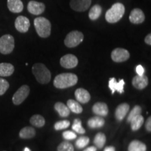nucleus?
Masks as SVG:
<instances>
[{
    "label": "nucleus",
    "mask_w": 151,
    "mask_h": 151,
    "mask_svg": "<svg viewBox=\"0 0 151 151\" xmlns=\"http://www.w3.org/2000/svg\"><path fill=\"white\" fill-rule=\"evenodd\" d=\"M78 82L77 76L72 73H62L55 78L53 85L58 89H65L75 86Z\"/></svg>",
    "instance_id": "1"
},
{
    "label": "nucleus",
    "mask_w": 151,
    "mask_h": 151,
    "mask_svg": "<svg viewBox=\"0 0 151 151\" xmlns=\"http://www.w3.org/2000/svg\"><path fill=\"white\" fill-rule=\"evenodd\" d=\"M125 8L122 3L114 4L105 14V19L109 23H116L123 17Z\"/></svg>",
    "instance_id": "2"
},
{
    "label": "nucleus",
    "mask_w": 151,
    "mask_h": 151,
    "mask_svg": "<svg viewBox=\"0 0 151 151\" xmlns=\"http://www.w3.org/2000/svg\"><path fill=\"white\" fill-rule=\"evenodd\" d=\"M32 73L39 83L47 84L51 79L49 69L42 63H36L32 67Z\"/></svg>",
    "instance_id": "3"
},
{
    "label": "nucleus",
    "mask_w": 151,
    "mask_h": 151,
    "mask_svg": "<svg viewBox=\"0 0 151 151\" xmlns=\"http://www.w3.org/2000/svg\"><path fill=\"white\" fill-rule=\"evenodd\" d=\"M34 24L38 35L41 38H47L51 33V23L44 17H38L35 19Z\"/></svg>",
    "instance_id": "4"
},
{
    "label": "nucleus",
    "mask_w": 151,
    "mask_h": 151,
    "mask_svg": "<svg viewBox=\"0 0 151 151\" xmlns=\"http://www.w3.org/2000/svg\"><path fill=\"white\" fill-rule=\"evenodd\" d=\"M15 47L14 38L11 35H5L0 37V52L4 55L10 54Z\"/></svg>",
    "instance_id": "5"
},
{
    "label": "nucleus",
    "mask_w": 151,
    "mask_h": 151,
    "mask_svg": "<svg viewBox=\"0 0 151 151\" xmlns=\"http://www.w3.org/2000/svg\"><path fill=\"white\" fill-rule=\"evenodd\" d=\"M83 34L81 32L77 31V30H75V31H72L68 34L64 41V43L68 48H74V47L78 46L83 41Z\"/></svg>",
    "instance_id": "6"
},
{
    "label": "nucleus",
    "mask_w": 151,
    "mask_h": 151,
    "mask_svg": "<svg viewBox=\"0 0 151 151\" xmlns=\"http://www.w3.org/2000/svg\"><path fill=\"white\" fill-rule=\"evenodd\" d=\"M30 92L29 87L27 85H23L15 92L12 97L13 103L15 105H20L27 99Z\"/></svg>",
    "instance_id": "7"
},
{
    "label": "nucleus",
    "mask_w": 151,
    "mask_h": 151,
    "mask_svg": "<svg viewBox=\"0 0 151 151\" xmlns=\"http://www.w3.org/2000/svg\"><path fill=\"white\" fill-rule=\"evenodd\" d=\"M130 57L129 51L126 49L117 48L111 52V59L115 62H123L127 61Z\"/></svg>",
    "instance_id": "8"
},
{
    "label": "nucleus",
    "mask_w": 151,
    "mask_h": 151,
    "mask_svg": "<svg viewBox=\"0 0 151 151\" xmlns=\"http://www.w3.org/2000/svg\"><path fill=\"white\" fill-rule=\"evenodd\" d=\"M92 0H71L69 2L70 7L77 12H84L89 9Z\"/></svg>",
    "instance_id": "9"
},
{
    "label": "nucleus",
    "mask_w": 151,
    "mask_h": 151,
    "mask_svg": "<svg viewBox=\"0 0 151 151\" xmlns=\"http://www.w3.org/2000/svg\"><path fill=\"white\" fill-rule=\"evenodd\" d=\"M78 58L72 54L65 55L60 59V65L66 69H73L78 65Z\"/></svg>",
    "instance_id": "10"
},
{
    "label": "nucleus",
    "mask_w": 151,
    "mask_h": 151,
    "mask_svg": "<svg viewBox=\"0 0 151 151\" xmlns=\"http://www.w3.org/2000/svg\"><path fill=\"white\" fill-rule=\"evenodd\" d=\"M30 27L29 20L27 17L20 16L16 19L15 27L20 33H26Z\"/></svg>",
    "instance_id": "11"
},
{
    "label": "nucleus",
    "mask_w": 151,
    "mask_h": 151,
    "mask_svg": "<svg viewBox=\"0 0 151 151\" xmlns=\"http://www.w3.org/2000/svg\"><path fill=\"white\" fill-rule=\"evenodd\" d=\"M46 9V6L42 2H39L37 1H30L27 4V10L30 14L39 16L44 12Z\"/></svg>",
    "instance_id": "12"
},
{
    "label": "nucleus",
    "mask_w": 151,
    "mask_h": 151,
    "mask_svg": "<svg viewBox=\"0 0 151 151\" xmlns=\"http://www.w3.org/2000/svg\"><path fill=\"white\" fill-rule=\"evenodd\" d=\"M129 18L132 23L135 24H141L145 20L144 13L140 9H134L130 13Z\"/></svg>",
    "instance_id": "13"
},
{
    "label": "nucleus",
    "mask_w": 151,
    "mask_h": 151,
    "mask_svg": "<svg viewBox=\"0 0 151 151\" xmlns=\"http://www.w3.org/2000/svg\"><path fill=\"white\" fill-rule=\"evenodd\" d=\"M132 85L137 90H143L148 85V78L146 75L136 76L132 79Z\"/></svg>",
    "instance_id": "14"
},
{
    "label": "nucleus",
    "mask_w": 151,
    "mask_h": 151,
    "mask_svg": "<svg viewBox=\"0 0 151 151\" xmlns=\"http://www.w3.org/2000/svg\"><path fill=\"white\" fill-rule=\"evenodd\" d=\"M124 81L123 79L120 80L119 82H117L115 78H111L109 81V87L111 90V93L114 94L115 92H118L120 94L124 92Z\"/></svg>",
    "instance_id": "15"
},
{
    "label": "nucleus",
    "mask_w": 151,
    "mask_h": 151,
    "mask_svg": "<svg viewBox=\"0 0 151 151\" xmlns=\"http://www.w3.org/2000/svg\"><path fill=\"white\" fill-rule=\"evenodd\" d=\"M7 6L9 10L14 14L22 12L24 8L21 0H7Z\"/></svg>",
    "instance_id": "16"
},
{
    "label": "nucleus",
    "mask_w": 151,
    "mask_h": 151,
    "mask_svg": "<svg viewBox=\"0 0 151 151\" xmlns=\"http://www.w3.org/2000/svg\"><path fill=\"white\" fill-rule=\"evenodd\" d=\"M129 105L127 103L121 104L117 107L115 111V116L118 121H122L129 110Z\"/></svg>",
    "instance_id": "17"
},
{
    "label": "nucleus",
    "mask_w": 151,
    "mask_h": 151,
    "mask_svg": "<svg viewBox=\"0 0 151 151\" xmlns=\"http://www.w3.org/2000/svg\"><path fill=\"white\" fill-rule=\"evenodd\" d=\"M92 112L99 116H106L109 113L108 106L104 102H97L92 106Z\"/></svg>",
    "instance_id": "18"
},
{
    "label": "nucleus",
    "mask_w": 151,
    "mask_h": 151,
    "mask_svg": "<svg viewBox=\"0 0 151 151\" xmlns=\"http://www.w3.org/2000/svg\"><path fill=\"white\" fill-rule=\"evenodd\" d=\"M75 97L77 101L81 104H86L90 100V94L83 88H78L75 91Z\"/></svg>",
    "instance_id": "19"
},
{
    "label": "nucleus",
    "mask_w": 151,
    "mask_h": 151,
    "mask_svg": "<svg viewBox=\"0 0 151 151\" xmlns=\"http://www.w3.org/2000/svg\"><path fill=\"white\" fill-rule=\"evenodd\" d=\"M14 65L10 63L2 62L0 63V76H10L14 72Z\"/></svg>",
    "instance_id": "20"
},
{
    "label": "nucleus",
    "mask_w": 151,
    "mask_h": 151,
    "mask_svg": "<svg viewBox=\"0 0 151 151\" xmlns=\"http://www.w3.org/2000/svg\"><path fill=\"white\" fill-rule=\"evenodd\" d=\"M104 123V119L99 116L92 117V118H90L88 121V125L92 129L103 127Z\"/></svg>",
    "instance_id": "21"
},
{
    "label": "nucleus",
    "mask_w": 151,
    "mask_h": 151,
    "mask_svg": "<svg viewBox=\"0 0 151 151\" xmlns=\"http://www.w3.org/2000/svg\"><path fill=\"white\" fill-rule=\"evenodd\" d=\"M54 108L55 109L57 112L59 113V115L62 118H66V117L69 116V113H70V110L66 106L65 104L62 102H57L54 106Z\"/></svg>",
    "instance_id": "22"
},
{
    "label": "nucleus",
    "mask_w": 151,
    "mask_h": 151,
    "mask_svg": "<svg viewBox=\"0 0 151 151\" xmlns=\"http://www.w3.org/2000/svg\"><path fill=\"white\" fill-rule=\"evenodd\" d=\"M36 135V131L32 127H25L20 130L19 132V137L23 139H29L35 137Z\"/></svg>",
    "instance_id": "23"
},
{
    "label": "nucleus",
    "mask_w": 151,
    "mask_h": 151,
    "mask_svg": "<svg viewBox=\"0 0 151 151\" xmlns=\"http://www.w3.org/2000/svg\"><path fill=\"white\" fill-rule=\"evenodd\" d=\"M146 146L140 141L134 140L129 143L128 151H146Z\"/></svg>",
    "instance_id": "24"
},
{
    "label": "nucleus",
    "mask_w": 151,
    "mask_h": 151,
    "mask_svg": "<svg viewBox=\"0 0 151 151\" xmlns=\"http://www.w3.org/2000/svg\"><path fill=\"white\" fill-rule=\"evenodd\" d=\"M101 13H102V8H101V6L95 4L90 9L88 16L91 20H96L99 18Z\"/></svg>",
    "instance_id": "25"
},
{
    "label": "nucleus",
    "mask_w": 151,
    "mask_h": 151,
    "mask_svg": "<svg viewBox=\"0 0 151 151\" xmlns=\"http://www.w3.org/2000/svg\"><path fill=\"white\" fill-rule=\"evenodd\" d=\"M67 107L73 113L79 114L83 112V107L80 103L73 99H69L67 101Z\"/></svg>",
    "instance_id": "26"
},
{
    "label": "nucleus",
    "mask_w": 151,
    "mask_h": 151,
    "mask_svg": "<svg viewBox=\"0 0 151 151\" xmlns=\"http://www.w3.org/2000/svg\"><path fill=\"white\" fill-rule=\"evenodd\" d=\"M143 122H144V118H143V117L141 114L135 116L130 121V122H131L132 129L133 131H137V130L139 129L141 127V126L143 125Z\"/></svg>",
    "instance_id": "27"
},
{
    "label": "nucleus",
    "mask_w": 151,
    "mask_h": 151,
    "mask_svg": "<svg viewBox=\"0 0 151 151\" xmlns=\"http://www.w3.org/2000/svg\"><path fill=\"white\" fill-rule=\"evenodd\" d=\"M29 122L31 124H32L33 126L37 127H42L44 126L46 121H45V119L41 115H34V116L30 118Z\"/></svg>",
    "instance_id": "28"
},
{
    "label": "nucleus",
    "mask_w": 151,
    "mask_h": 151,
    "mask_svg": "<svg viewBox=\"0 0 151 151\" xmlns=\"http://www.w3.org/2000/svg\"><path fill=\"white\" fill-rule=\"evenodd\" d=\"M106 136L104 134L99 132L97 134L94 139V143L98 148H102L106 143Z\"/></svg>",
    "instance_id": "29"
},
{
    "label": "nucleus",
    "mask_w": 151,
    "mask_h": 151,
    "mask_svg": "<svg viewBox=\"0 0 151 151\" xmlns=\"http://www.w3.org/2000/svg\"><path fill=\"white\" fill-rule=\"evenodd\" d=\"M72 129L74 130L77 133L81 134H83L86 133V129L82 127V122H81V120L78 118L75 119L73 123L72 124Z\"/></svg>",
    "instance_id": "30"
},
{
    "label": "nucleus",
    "mask_w": 151,
    "mask_h": 151,
    "mask_svg": "<svg viewBox=\"0 0 151 151\" xmlns=\"http://www.w3.org/2000/svg\"><path fill=\"white\" fill-rule=\"evenodd\" d=\"M58 151H74V148L69 141H63L58 146Z\"/></svg>",
    "instance_id": "31"
},
{
    "label": "nucleus",
    "mask_w": 151,
    "mask_h": 151,
    "mask_svg": "<svg viewBox=\"0 0 151 151\" xmlns=\"http://www.w3.org/2000/svg\"><path fill=\"white\" fill-rule=\"evenodd\" d=\"M141 112H142V109H141L140 106H135L132 109V110L130 111L129 116L127 117V121L128 122H130L132 118H134L135 116H138V115H140Z\"/></svg>",
    "instance_id": "32"
},
{
    "label": "nucleus",
    "mask_w": 151,
    "mask_h": 151,
    "mask_svg": "<svg viewBox=\"0 0 151 151\" xmlns=\"http://www.w3.org/2000/svg\"><path fill=\"white\" fill-rule=\"evenodd\" d=\"M90 139L87 137H81L76 141V146L78 148H83L89 143Z\"/></svg>",
    "instance_id": "33"
},
{
    "label": "nucleus",
    "mask_w": 151,
    "mask_h": 151,
    "mask_svg": "<svg viewBox=\"0 0 151 151\" xmlns=\"http://www.w3.org/2000/svg\"><path fill=\"white\" fill-rule=\"evenodd\" d=\"M70 125V122L68 120H62V121L57 122L54 125L55 129L58 131V130L65 129L66 128L69 127Z\"/></svg>",
    "instance_id": "34"
},
{
    "label": "nucleus",
    "mask_w": 151,
    "mask_h": 151,
    "mask_svg": "<svg viewBox=\"0 0 151 151\" xmlns=\"http://www.w3.org/2000/svg\"><path fill=\"white\" fill-rule=\"evenodd\" d=\"M9 88V82L5 79L0 78V96L3 95Z\"/></svg>",
    "instance_id": "35"
},
{
    "label": "nucleus",
    "mask_w": 151,
    "mask_h": 151,
    "mask_svg": "<svg viewBox=\"0 0 151 151\" xmlns=\"http://www.w3.org/2000/svg\"><path fill=\"white\" fill-rule=\"evenodd\" d=\"M62 136H63V138L66 140H73L76 138L77 137L76 133L72 132V131H65L62 133Z\"/></svg>",
    "instance_id": "36"
},
{
    "label": "nucleus",
    "mask_w": 151,
    "mask_h": 151,
    "mask_svg": "<svg viewBox=\"0 0 151 151\" xmlns=\"http://www.w3.org/2000/svg\"><path fill=\"white\" fill-rule=\"evenodd\" d=\"M136 71H137V74L139 76H141L144 74V68H143L141 65H138L137 68H136Z\"/></svg>",
    "instance_id": "37"
},
{
    "label": "nucleus",
    "mask_w": 151,
    "mask_h": 151,
    "mask_svg": "<svg viewBox=\"0 0 151 151\" xmlns=\"http://www.w3.org/2000/svg\"><path fill=\"white\" fill-rule=\"evenodd\" d=\"M146 129L148 132H151V117L150 116L147 119L146 122Z\"/></svg>",
    "instance_id": "38"
},
{
    "label": "nucleus",
    "mask_w": 151,
    "mask_h": 151,
    "mask_svg": "<svg viewBox=\"0 0 151 151\" xmlns=\"http://www.w3.org/2000/svg\"><path fill=\"white\" fill-rule=\"evenodd\" d=\"M144 41L146 44L150 46L151 45V35L150 34H148V35L146 36V38H145V39H144Z\"/></svg>",
    "instance_id": "39"
},
{
    "label": "nucleus",
    "mask_w": 151,
    "mask_h": 151,
    "mask_svg": "<svg viewBox=\"0 0 151 151\" xmlns=\"http://www.w3.org/2000/svg\"><path fill=\"white\" fill-rule=\"evenodd\" d=\"M83 151H97V147H94V146L88 147V148H86V150H84Z\"/></svg>",
    "instance_id": "40"
},
{
    "label": "nucleus",
    "mask_w": 151,
    "mask_h": 151,
    "mask_svg": "<svg viewBox=\"0 0 151 151\" xmlns=\"http://www.w3.org/2000/svg\"><path fill=\"white\" fill-rule=\"evenodd\" d=\"M104 151H116V149L113 146H107L106 147Z\"/></svg>",
    "instance_id": "41"
},
{
    "label": "nucleus",
    "mask_w": 151,
    "mask_h": 151,
    "mask_svg": "<svg viewBox=\"0 0 151 151\" xmlns=\"http://www.w3.org/2000/svg\"><path fill=\"white\" fill-rule=\"evenodd\" d=\"M24 151H31V150H30V149H29V148H27V147H26V148H24Z\"/></svg>",
    "instance_id": "42"
}]
</instances>
